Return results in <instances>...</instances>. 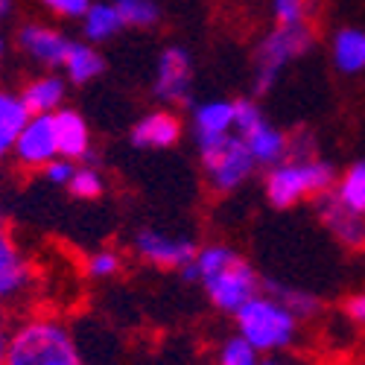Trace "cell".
Wrapping results in <instances>:
<instances>
[{
  "label": "cell",
  "mask_w": 365,
  "mask_h": 365,
  "mask_svg": "<svg viewBox=\"0 0 365 365\" xmlns=\"http://www.w3.org/2000/svg\"><path fill=\"white\" fill-rule=\"evenodd\" d=\"M4 365H88L73 330L56 316H29L9 330Z\"/></svg>",
  "instance_id": "cell-1"
},
{
  "label": "cell",
  "mask_w": 365,
  "mask_h": 365,
  "mask_svg": "<svg viewBox=\"0 0 365 365\" xmlns=\"http://www.w3.org/2000/svg\"><path fill=\"white\" fill-rule=\"evenodd\" d=\"M237 333L246 339L257 354H278L295 345L301 322L269 292H257L234 313Z\"/></svg>",
  "instance_id": "cell-2"
},
{
  "label": "cell",
  "mask_w": 365,
  "mask_h": 365,
  "mask_svg": "<svg viewBox=\"0 0 365 365\" xmlns=\"http://www.w3.org/2000/svg\"><path fill=\"white\" fill-rule=\"evenodd\" d=\"M336 167L322 158H307V161H281L269 167L263 190L272 207L287 210L298 205L301 199H313L324 190L336 187Z\"/></svg>",
  "instance_id": "cell-3"
},
{
  "label": "cell",
  "mask_w": 365,
  "mask_h": 365,
  "mask_svg": "<svg viewBox=\"0 0 365 365\" xmlns=\"http://www.w3.org/2000/svg\"><path fill=\"white\" fill-rule=\"evenodd\" d=\"M316 47V33L310 24L301 26H272L269 33L257 41L255 50V94L263 97L278 85L281 71L307 56Z\"/></svg>",
  "instance_id": "cell-4"
},
{
  "label": "cell",
  "mask_w": 365,
  "mask_h": 365,
  "mask_svg": "<svg viewBox=\"0 0 365 365\" xmlns=\"http://www.w3.org/2000/svg\"><path fill=\"white\" fill-rule=\"evenodd\" d=\"M196 149H199L205 178L214 193H234L237 187L246 185L257 170V161L249 152L246 140L234 132L225 138H217V140L199 143Z\"/></svg>",
  "instance_id": "cell-5"
},
{
  "label": "cell",
  "mask_w": 365,
  "mask_h": 365,
  "mask_svg": "<svg viewBox=\"0 0 365 365\" xmlns=\"http://www.w3.org/2000/svg\"><path fill=\"white\" fill-rule=\"evenodd\" d=\"M205 295L214 304V310L234 316L242 304L252 301L257 292H263V281L255 272L252 263H246L242 257H237L234 263H228L222 272H217L214 278H207L205 284Z\"/></svg>",
  "instance_id": "cell-6"
},
{
  "label": "cell",
  "mask_w": 365,
  "mask_h": 365,
  "mask_svg": "<svg viewBox=\"0 0 365 365\" xmlns=\"http://www.w3.org/2000/svg\"><path fill=\"white\" fill-rule=\"evenodd\" d=\"M193 91V56L187 47H167L152 76V97L164 106H185Z\"/></svg>",
  "instance_id": "cell-7"
},
{
  "label": "cell",
  "mask_w": 365,
  "mask_h": 365,
  "mask_svg": "<svg viewBox=\"0 0 365 365\" xmlns=\"http://www.w3.org/2000/svg\"><path fill=\"white\" fill-rule=\"evenodd\" d=\"M135 255L155 269H181L196 257V242L187 237H175L161 228H138L132 237Z\"/></svg>",
  "instance_id": "cell-8"
},
{
  "label": "cell",
  "mask_w": 365,
  "mask_h": 365,
  "mask_svg": "<svg viewBox=\"0 0 365 365\" xmlns=\"http://www.w3.org/2000/svg\"><path fill=\"white\" fill-rule=\"evenodd\" d=\"M12 155L26 170H44L53 158H58V143H56V126L53 114H33L29 123L24 126Z\"/></svg>",
  "instance_id": "cell-9"
},
{
  "label": "cell",
  "mask_w": 365,
  "mask_h": 365,
  "mask_svg": "<svg viewBox=\"0 0 365 365\" xmlns=\"http://www.w3.org/2000/svg\"><path fill=\"white\" fill-rule=\"evenodd\" d=\"M18 47L33 58L36 65L56 71V68H65V58L71 50V38L65 33H58L53 26L44 24H24L18 29Z\"/></svg>",
  "instance_id": "cell-10"
},
{
  "label": "cell",
  "mask_w": 365,
  "mask_h": 365,
  "mask_svg": "<svg viewBox=\"0 0 365 365\" xmlns=\"http://www.w3.org/2000/svg\"><path fill=\"white\" fill-rule=\"evenodd\" d=\"M33 287V266L15 246L12 234L0 225V307L15 304Z\"/></svg>",
  "instance_id": "cell-11"
},
{
  "label": "cell",
  "mask_w": 365,
  "mask_h": 365,
  "mask_svg": "<svg viewBox=\"0 0 365 365\" xmlns=\"http://www.w3.org/2000/svg\"><path fill=\"white\" fill-rule=\"evenodd\" d=\"M313 205H316L319 220L330 228V234L336 237L342 246H348V249H362L365 246V217L348 210L333 190H324V193L313 196Z\"/></svg>",
  "instance_id": "cell-12"
},
{
  "label": "cell",
  "mask_w": 365,
  "mask_h": 365,
  "mask_svg": "<svg viewBox=\"0 0 365 365\" xmlns=\"http://www.w3.org/2000/svg\"><path fill=\"white\" fill-rule=\"evenodd\" d=\"M129 140L138 149H170L181 140V120L170 108L149 111L132 126Z\"/></svg>",
  "instance_id": "cell-13"
},
{
  "label": "cell",
  "mask_w": 365,
  "mask_h": 365,
  "mask_svg": "<svg viewBox=\"0 0 365 365\" xmlns=\"http://www.w3.org/2000/svg\"><path fill=\"white\" fill-rule=\"evenodd\" d=\"M53 126H56L58 155L71 161H82L91 149V132L85 117L76 108H58L53 111Z\"/></svg>",
  "instance_id": "cell-14"
},
{
  "label": "cell",
  "mask_w": 365,
  "mask_h": 365,
  "mask_svg": "<svg viewBox=\"0 0 365 365\" xmlns=\"http://www.w3.org/2000/svg\"><path fill=\"white\" fill-rule=\"evenodd\" d=\"M190 120H193L196 146L207 143V140H217V138H225V135L234 132V103H228V100L199 103V106H193Z\"/></svg>",
  "instance_id": "cell-15"
},
{
  "label": "cell",
  "mask_w": 365,
  "mask_h": 365,
  "mask_svg": "<svg viewBox=\"0 0 365 365\" xmlns=\"http://www.w3.org/2000/svg\"><path fill=\"white\" fill-rule=\"evenodd\" d=\"M29 108L21 100V94L9 88H0V158L12 155V149L24 132V126L29 123Z\"/></svg>",
  "instance_id": "cell-16"
},
{
  "label": "cell",
  "mask_w": 365,
  "mask_h": 365,
  "mask_svg": "<svg viewBox=\"0 0 365 365\" xmlns=\"http://www.w3.org/2000/svg\"><path fill=\"white\" fill-rule=\"evenodd\" d=\"M68 94V82L58 73H44L33 82H26V88L21 91V100L26 103L29 114H53L62 108Z\"/></svg>",
  "instance_id": "cell-17"
},
{
  "label": "cell",
  "mask_w": 365,
  "mask_h": 365,
  "mask_svg": "<svg viewBox=\"0 0 365 365\" xmlns=\"http://www.w3.org/2000/svg\"><path fill=\"white\" fill-rule=\"evenodd\" d=\"M242 140H246L249 152L255 155L257 167H275V164H281L287 158V140H289V135L275 129L269 120L257 123L249 135H242Z\"/></svg>",
  "instance_id": "cell-18"
},
{
  "label": "cell",
  "mask_w": 365,
  "mask_h": 365,
  "mask_svg": "<svg viewBox=\"0 0 365 365\" xmlns=\"http://www.w3.org/2000/svg\"><path fill=\"white\" fill-rule=\"evenodd\" d=\"M330 53H333V65H336L339 73H345V76L362 73L365 71V33L354 26L339 29V33L333 36Z\"/></svg>",
  "instance_id": "cell-19"
},
{
  "label": "cell",
  "mask_w": 365,
  "mask_h": 365,
  "mask_svg": "<svg viewBox=\"0 0 365 365\" xmlns=\"http://www.w3.org/2000/svg\"><path fill=\"white\" fill-rule=\"evenodd\" d=\"M68 79L73 85H85L91 79H97L103 71H106V58L100 56V50L88 41H71V50H68V58H65V68Z\"/></svg>",
  "instance_id": "cell-20"
},
{
  "label": "cell",
  "mask_w": 365,
  "mask_h": 365,
  "mask_svg": "<svg viewBox=\"0 0 365 365\" xmlns=\"http://www.w3.org/2000/svg\"><path fill=\"white\" fill-rule=\"evenodd\" d=\"M120 29H123V21H120L114 4H91L88 12L82 15V33L88 44L111 41Z\"/></svg>",
  "instance_id": "cell-21"
},
{
  "label": "cell",
  "mask_w": 365,
  "mask_h": 365,
  "mask_svg": "<svg viewBox=\"0 0 365 365\" xmlns=\"http://www.w3.org/2000/svg\"><path fill=\"white\" fill-rule=\"evenodd\" d=\"M263 292H269L272 298H278L284 307L301 322V319H313L322 310V301L307 292V289H295V287H284V284H269L263 281Z\"/></svg>",
  "instance_id": "cell-22"
},
{
  "label": "cell",
  "mask_w": 365,
  "mask_h": 365,
  "mask_svg": "<svg viewBox=\"0 0 365 365\" xmlns=\"http://www.w3.org/2000/svg\"><path fill=\"white\" fill-rule=\"evenodd\" d=\"M333 193L339 196V202L354 210V214L365 217V161L351 164L339 178H336V187Z\"/></svg>",
  "instance_id": "cell-23"
},
{
  "label": "cell",
  "mask_w": 365,
  "mask_h": 365,
  "mask_svg": "<svg viewBox=\"0 0 365 365\" xmlns=\"http://www.w3.org/2000/svg\"><path fill=\"white\" fill-rule=\"evenodd\" d=\"M114 6L123 26L132 29H149L161 21V6L155 0H114Z\"/></svg>",
  "instance_id": "cell-24"
},
{
  "label": "cell",
  "mask_w": 365,
  "mask_h": 365,
  "mask_svg": "<svg viewBox=\"0 0 365 365\" xmlns=\"http://www.w3.org/2000/svg\"><path fill=\"white\" fill-rule=\"evenodd\" d=\"M263 354H257L240 333H231L228 339H222L217 351V365H260Z\"/></svg>",
  "instance_id": "cell-25"
},
{
  "label": "cell",
  "mask_w": 365,
  "mask_h": 365,
  "mask_svg": "<svg viewBox=\"0 0 365 365\" xmlns=\"http://www.w3.org/2000/svg\"><path fill=\"white\" fill-rule=\"evenodd\" d=\"M316 0H272V21L275 26H301L310 24Z\"/></svg>",
  "instance_id": "cell-26"
},
{
  "label": "cell",
  "mask_w": 365,
  "mask_h": 365,
  "mask_svg": "<svg viewBox=\"0 0 365 365\" xmlns=\"http://www.w3.org/2000/svg\"><path fill=\"white\" fill-rule=\"evenodd\" d=\"M123 269V255L117 249H97L85 257V275L94 281H108Z\"/></svg>",
  "instance_id": "cell-27"
},
{
  "label": "cell",
  "mask_w": 365,
  "mask_h": 365,
  "mask_svg": "<svg viewBox=\"0 0 365 365\" xmlns=\"http://www.w3.org/2000/svg\"><path fill=\"white\" fill-rule=\"evenodd\" d=\"M68 190H71V196H76V199H97V196H103V190H106L103 173H100L97 167H91V164L76 167Z\"/></svg>",
  "instance_id": "cell-28"
},
{
  "label": "cell",
  "mask_w": 365,
  "mask_h": 365,
  "mask_svg": "<svg viewBox=\"0 0 365 365\" xmlns=\"http://www.w3.org/2000/svg\"><path fill=\"white\" fill-rule=\"evenodd\" d=\"M263 108L255 103V100H249V97H240V100H234V135H249L257 123H263Z\"/></svg>",
  "instance_id": "cell-29"
},
{
  "label": "cell",
  "mask_w": 365,
  "mask_h": 365,
  "mask_svg": "<svg viewBox=\"0 0 365 365\" xmlns=\"http://www.w3.org/2000/svg\"><path fill=\"white\" fill-rule=\"evenodd\" d=\"M73 173H76V161L62 158V155L53 158L50 164H44V178L50 181V185H56V187H68Z\"/></svg>",
  "instance_id": "cell-30"
},
{
  "label": "cell",
  "mask_w": 365,
  "mask_h": 365,
  "mask_svg": "<svg viewBox=\"0 0 365 365\" xmlns=\"http://www.w3.org/2000/svg\"><path fill=\"white\" fill-rule=\"evenodd\" d=\"M38 4L58 18H82L91 6V0H38Z\"/></svg>",
  "instance_id": "cell-31"
},
{
  "label": "cell",
  "mask_w": 365,
  "mask_h": 365,
  "mask_svg": "<svg viewBox=\"0 0 365 365\" xmlns=\"http://www.w3.org/2000/svg\"><path fill=\"white\" fill-rule=\"evenodd\" d=\"M345 313H348L354 322L365 324V292H359V295H354V298L345 301Z\"/></svg>",
  "instance_id": "cell-32"
},
{
  "label": "cell",
  "mask_w": 365,
  "mask_h": 365,
  "mask_svg": "<svg viewBox=\"0 0 365 365\" xmlns=\"http://www.w3.org/2000/svg\"><path fill=\"white\" fill-rule=\"evenodd\" d=\"M9 322H6V316L0 313V365H4V359H6V345H9Z\"/></svg>",
  "instance_id": "cell-33"
},
{
  "label": "cell",
  "mask_w": 365,
  "mask_h": 365,
  "mask_svg": "<svg viewBox=\"0 0 365 365\" xmlns=\"http://www.w3.org/2000/svg\"><path fill=\"white\" fill-rule=\"evenodd\" d=\"M12 9H15V0H0V21L9 18V15H12Z\"/></svg>",
  "instance_id": "cell-34"
},
{
  "label": "cell",
  "mask_w": 365,
  "mask_h": 365,
  "mask_svg": "<svg viewBox=\"0 0 365 365\" xmlns=\"http://www.w3.org/2000/svg\"><path fill=\"white\" fill-rule=\"evenodd\" d=\"M260 365H287V362H284V359H278V356H272V354H269V356H263V359H260Z\"/></svg>",
  "instance_id": "cell-35"
},
{
  "label": "cell",
  "mask_w": 365,
  "mask_h": 365,
  "mask_svg": "<svg viewBox=\"0 0 365 365\" xmlns=\"http://www.w3.org/2000/svg\"><path fill=\"white\" fill-rule=\"evenodd\" d=\"M4 53H6V41H4V36H0V58H4Z\"/></svg>",
  "instance_id": "cell-36"
}]
</instances>
